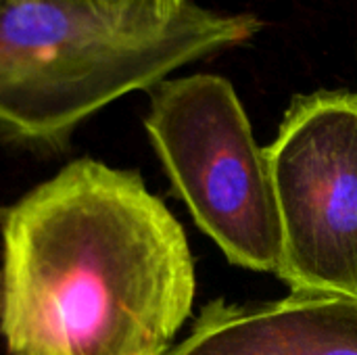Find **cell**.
Instances as JSON below:
<instances>
[{
	"mask_svg": "<svg viewBox=\"0 0 357 355\" xmlns=\"http://www.w3.org/2000/svg\"><path fill=\"white\" fill-rule=\"evenodd\" d=\"M10 355H167L195 303L180 222L134 172L77 159L0 209Z\"/></svg>",
	"mask_w": 357,
	"mask_h": 355,
	"instance_id": "6da1fadb",
	"label": "cell"
},
{
	"mask_svg": "<svg viewBox=\"0 0 357 355\" xmlns=\"http://www.w3.org/2000/svg\"><path fill=\"white\" fill-rule=\"evenodd\" d=\"M257 31L253 15L195 2L161 33L126 36L52 4L8 0L0 8V130L27 142H61L109 103Z\"/></svg>",
	"mask_w": 357,
	"mask_h": 355,
	"instance_id": "7a4b0ae2",
	"label": "cell"
},
{
	"mask_svg": "<svg viewBox=\"0 0 357 355\" xmlns=\"http://www.w3.org/2000/svg\"><path fill=\"white\" fill-rule=\"evenodd\" d=\"M144 128L174 190L228 262L280 274L270 161L234 86L213 73L163 80L151 88Z\"/></svg>",
	"mask_w": 357,
	"mask_h": 355,
	"instance_id": "3957f363",
	"label": "cell"
},
{
	"mask_svg": "<svg viewBox=\"0 0 357 355\" xmlns=\"http://www.w3.org/2000/svg\"><path fill=\"white\" fill-rule=\"evenodd\" d=\"M293 293L357 297V92L297 96L266 149Z\"/></svg>",
	"mask_w": 357,
	"mask_h": 355,
	"instance_id": "277c9868",
	"label": "cell"
},
{
	"mask_svg": "<svg viewBox=\"0 0 357 355\" xmlns=\"http://www.w3.org/2000/svg\"><path fill=\"white\" fill-rule=\"evenodd\" d=\"M167 355H357V297L293 293L255 308L215 301Z\"/></svg>",
	"mask_w": 357,
	"mask_h": 355,
	"instance_id": "5b68a950",
	"label": "cell"
},
{
	"mask_svg": "<svg viewBox=\"0 0 357 355\" xmlns=\"http://www.w3.org/2000/svg\"><path fill=\"white\" fill-rule=\"evenodd\" d=\"M92 19L117 33L155 36L165 31L190 0H38Z\"/></svg>",
	"mask_w": 357,
	"mask_h": 355,
	"instance_id": "8992f818",
	"label": "cell"
},
{
	"mask_svg": "<svg viewBox=\"0 0 357 355\" xmlns=\"http://www.w3.org/2000/svg\"><path fill=\"white\" fill-rule=\"evenodd\" d=\"M0 312H2V280H0Z\"/></svg>",
	"mask_w": 357,
	"mask_h": 355,
	"instance_id": "52a82bcc",
	"label": "cell"
},
{
	"mask_svg": "<svg viewBox=\"0 0 357 355\" xmlns=\"http://www.w3.org/2000/svg\"><path fill=\"white\" fill-rule=\"evenodd\" d=\"M6 2H8V0H0V8H2V6H4Z\"/></svg>",
	"mask_w": 357,
	"mask_h": 355,
	"instance_id": "ba28073f",
	"label": "cell"
}]
</instances>
